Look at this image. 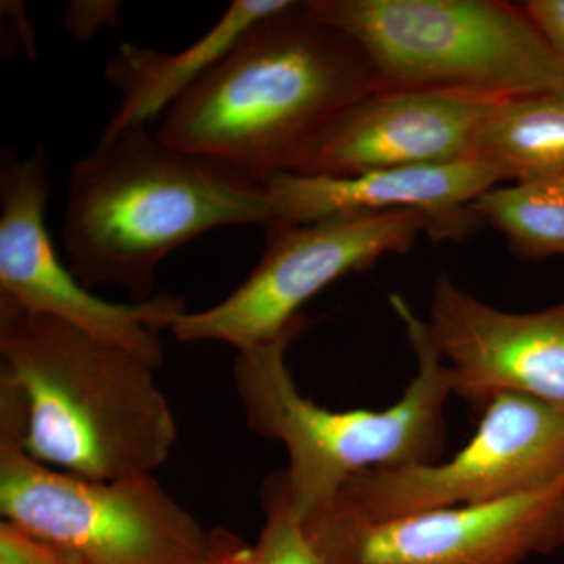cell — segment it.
<instances>
[{"label":"cell","instance_id":"cell-1","mask_svg":"<svg viewBox=\"0 0 564 564\" xmlns=\"http://www.w3.org/2000/svg\"><path fill=\"white\" fill-rule=\"evenodd\" d=\"M377 77L350 39L315 21L307 2L252 24L166 110L159 139L265 184L303 172L318 144Z\"/></svg>","mask_w":564,"mask_h":564},{"label":"cell","instance_id":"cell-2","mask_svg":"<svg viewBox=\"0 0 564 564\" xmlns=\"http://www.w3.org/2000/svg\"><path fill=\"white\" fill-rule=\"evenodd\" d=\"M276 223L272 196L231 166L177 150L133 126L101 135L74 163L63 250L84 288H120L132 302L154 292L159 267L196 237L226 226Z\"/></svg>","mask_w":564,"mask_h":564},{"label":"cell","instance_id":"cell-3","mask_svg":"<svg viewBox=\"0 0 564 564\" xmlns=\"http://www.w3.org/2000/svg\"><path fill=\"white\" fill-rule=\"evenodd\" d=\"M155 370L0 293V381L20 397L22 447L52 469L118 480L169 462L176 421Z\"/></svg>","mask_w":564,"mask_h":564},{"label":"cell","instance_id":"cell-4","mask_svg":"<svg viewBox=\"0 0 564 564\" xmlns=\"http://www.w3.org/2000/svg\"><path fill=\"white\" fill-rule=\"evenodd\" d=\"M391 304L417 370L399 402L384 410L333 411L300 392L285 355L306 317L272 343L237 351L232 378L245 421L288 451L285 486L300 519L333 500L355 475L436 463L443 455L451 375L426 322L402 296L392 295Z\"/></svg>","mask_w":564,"mask_h":564},{"label":"cell","instance_id":"cell-5","mask_svg":"<svg viewBox=\"0 0 564 564\" xmlns=\"http://www.w3.org/2000/svg\"><path fill=\"white\" fill-rule=\"evenodd\" d=\"M315 21L366 55L378 90L510 99L564 90V65L524 7L500 0H315Z\"/></svg>","mask_w":564,"mask_h":564},{"label":"cell","instance_id":"cell-6","mask_svg":"<svg viewBox=\"0 0 564 564\" xmlns=\"http://www.w3.org/2000/svg\"><path fill=\"white\" fill-rule=\"evenodd\" d=\"M0 514L63 564H223L240 538L206 530L154 475L90 480L28 455L0 422Z\"/></svg>","mask_w":564,"mask_h":564},{"label":"cell","instance_id":"cell-7","mask_svg":"<svg viewBox=\"0 0 564 564\" xmlns=\"http://www.w3.org/2000/svg\"><path fill=\"white\" fill-rule=\"evenodd\" d=\"M261 261L226 299L187 311L172 333L181 343H223L237 351L288 333L300 310L333 282L370 269L388 254H404L419 234L440 240L432 218L419 212L334 217L267 229Z\"/></svg>","mask_w":564,"mask_h":564},{"label":"cell","instance_id":"cell-8","mask_svg":"<svg viewBox=\"0 0 564 564\" xmlns=\"http://www.w3.org/2000/svg\"><path fill=\"white\" fill-rule=\"evenodd\" d=\"M564 477V413L524 395L481 410L473 440L445 462L355 475L329 502L370 521L497 502ZM328 502V503H329Z\"/></svg>","mask_w":564,"mask_h":564},{"label":"cell","instance_id":"cell-9","mask_svg":"<svg viewBox=\"0 0 564 564\" xmlns=\"http://www.w3.org/2000/svg\"><path fill=\"white\" fill-rule=\"evenodd\" d=\"M326 564H522L564 544V477L497 502L370 521L329 502L302 519Z\"/></svg>","mask_w":564,"mask_h":564},{"label":"cell","instance_id":"cell-10","mask_svg":"<svg viewBox=\"0 0 564 564\" xmlns=\"http://www.w3.org/2000/svg\"><path fill=\"white\" fill-rule=\"evenodd\" d=\"M51 195L46 151L0 159V293L32 313L68 323L117 345L154 369L165 359L163 332L187 313L184 299L158 293L147 302L111 303L80 284L57 258L46 228Z\"/></svg>","mask_w":564,"mask_h":564},{"label":"cell","instance_id":"cell-11","mask_svg":"<svg viewBox=\"0 0 564 564\" xmlns=\"http://www.w3.org/2000/svg\"><path fill=\"white\" fill-rule=\"evenodd\" d=\"M425 322L454 395L475 410L511 393L564 413V300L534 313H507L441 273Z\"/></svg>","mask_w":564,"mask_h":564},{"label":"cell","instance_id":"cell-12","mask_svg":"<svg viewBox=\"0 0 564 564\" xmlns=\"http://www.w3.org/2000/svg\"><path fill=\"white\" fill-rule=\"evenodd\" d=\"M502 99L448 90H375L337 122L303 172L351 176L474 158L475 141Z\"/></svg>","mask_w":564,"mask_h":564},{"label":"cell","instance_id":"cell-13","mask_svg":"<svg viewBox=\"0 0 564 564\" xmlns=\"http://www.w3.org/2000/svg\"><path fill=\"white\" fill-rule=\"evenodd\" d=\"M503 182L510 184L502 170L484 159L469 158L444 165L375 170L351 176L280 174L267 181L265 187L276 214L274 225L419 212L432 218L441 240L463 239L473 232L481 221L473 203Z\"/></svg>","mask_w":564,"mask_h":564},{"label":"cell","instance_id":"cell-14","mask_svg":"<svg viewBox=\"0 0 564 564\" xmlns=\"http://www.w3.org/2000/svg\"><path fill=\"white\" fill-rule=\"evenodd\" d=\"M292 0H236L202 39L180 52H162L124 43L107 62L106 77L121 93L102 135L147 126L191 90L229 47L256 22L288 9Z\"/></svg>","mask_w":564,"mask_h":564},{"label":"cell","instance_id":"cell-15","mask_svg":"<svg viewBox=\"0 0 564 564\" xmlns=\"http://www.w3.org/2000/svg\"><path fill=\"white\" fill-rule=\"evenodd\" d=\"M474 158L510 182L563 172L564 90L502 99L478 133Z\"/></svg>","mask_w":564,"mask_h":564},{"label":"cell","instance_id":"cell-16","mask_svg":"<svg viewBox=\"0 0 564 564\" xmlns=\"http://www.w3.org/2000/svg\"><path fill=\"white\" fill-rule=\"evenodd\" d=\"M473 209L522 258H564V170L497 185L478 196Z\"/></svg>","mask_w":564,"mask_h":564},{"label":"cell","instance_id":"cell-17","mask_svg":"<svg viewBox=\"0 0 564 564\" xmlns=\"http://www.w3.org/2000/svg\"><path fill=\"white\" fill-rule=\"evenodd\" d=\"M261 497L265 521L247 564H326L307 540L302 519L292 507L284 473L267 478Z\"/></svg>","mask_w":564,"mask_h":564},{"label":"cell","instance_id":"cell-18","mask_svg":"<svg viewBox=\"0 0 564 564\" xmlns=\"http://www.w3.org/2000/svg\"><path fill=\"white\" fill-rule=\"evenodd\" d=\"M0 564H63L51 547L21 527L0 522Z\"/></svg>","mask_w":564,"mask_h":564},{"label":"cell","instance_id":"cell-19","mask_svg":"<svg viewBox=\"0 0 564 564\" xmlns=\"http://www.w3.org/2000/svg\"><path fill=\"white\" fill-rule=\"evenodd\" d=\"M120 7L118 2H70L66 10V25L77 39H90L104 25L117 22Z\"/></svg>","mask_w":564,"mask_h":564},{"label":"cell","instance_id":"cell-20","mask_svg":"<svg viewBox=\"0 0 564 564\" xmlns=\"http://www.w3.org/2000/svg\"><path fill=\"white\" fill-rule=\"evenodd\" d=\"M522 7L564 65V0H530Z\"/></svg>","mask_w":564,"mask_h":564},{"label":"cell","instance_id":"cell-21","mask_svg":"<svg viewBox=\"0 0 564 564\" xmlns=\"http://www.w3.org/2000/svg\"><path fill=\"white\" fill-rule=\"evenodd\" d=\"M251 545L243 543L242 540L236 544V547L232 549L231 554L228 555V558L223 562V564H247L248 558H250Z\"/></svg>","mask_w":564,"mask_h":564}]
</instances>
